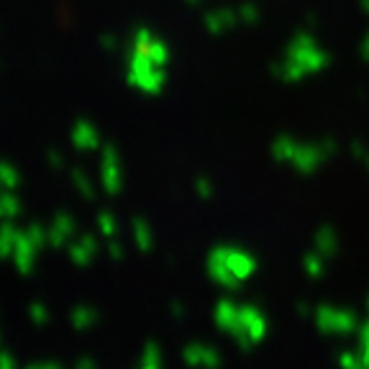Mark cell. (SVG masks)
Wrapping results in <instances>:
<instances>
[{
  "instance_id": "6",
  "label": "cell",
  "mask_w": 369,
  "mask_h": 369,
  "mask_svg": "<svg viewBox=\"0 0 369 369\" xmlns=\"http://www.w3.org/2000/svg\"><path fill=\"white\" fill-rule=\"evenodd\" d=\"M72 141L80 149H95L101 139H98V131L92 128V123H77L75 131H72Z\"/></svg>"
},
{
  "instance_id": "7",
  "label": "cell",
  "mask_w": 369,
  "mask_h": 369,
  "mask_svg": "<svg viewBox=\"0 0 369 369\" xmlns=\"http://www.w3.org/2000/svg\"><path fill=\"white\" fill-rule=\"evenodd\" d=\"M182 357L190 364H218L221 361V357L210 346H187Z\"/></svg>"
},
{
  "instance_id": "4",
  "label": "cell",
  "mask_w": 369,
  "mask_h": 369,
  "mask_svg": "<svg viewBox=\"0 0 369 369\" xmlns=\"http://www.w3.org/2000/svg\"><path fill=\"white\" fill-rule=\"evenodd\" d=\"M103 184H105V190L108 193H118L121 190V184H123V169H121V160H118V154L113 146H105L103 151Z\"/></svg>"
},
{
  "instance_id": "16",
  "label": "cell",
  "mask_w": 369,
  "mask_h": 369,
  "mask_svg": "<svg viewBox=\"0 0 369 369\" xmlns=\"http://www.w3.org/2000/svg\"><path fill=\"white\" fill-rule=\"evenodd\" d=\"M98 223H101V231L105 236H113V231H116V221H113V216L110 213H103L101 218H98Z\"/></svg>"
},
{
  "instance_id": "12",
  "label": "cell",
  "mask_w": 369,
  "mask_h": 369,
  "mask_svg": "<svg viewBox=\"0 0 369 369\" xmlns=\"http://www.w3.org/2000/svg\"><path fill=\"white\" fill-rule=\"evenodd\" d=\"M18 184V172L10 164H3L0 162V187H6V190H13Z\"/></svg>"
},
{
  "instance_id": "3",
  "label": "cell",
  "mask_w": 369,
  "mask_h": 369,
  "mask_svg": "<svg viewBox=\"0 0 369 369\" xmlns=\"http://www.w3.org/2000/svg\"><path fill=\"white\" fill-rule=\"evenodd\" d=\"M254 269H257V261L252 254L234 249V246H221L208 259L210 277L223 287H239L254 275Z\"/></svg>"
},
{
  "instance_id": "9",
  "label": "cell",
  "mask_w": 369,
  "mask_h": 369,
  "mask_svg": "<svg viewBox=\"0 0 369 369\" xmlns=\"http://www.w3.org/2000/svg\"><path fill=\"white\" fill-rule=\"evenodd\" d=\"M95 252H98L95 241H92L90 236H85L83 241H77L75 246H72V259H75V264H90Z\"/></svg>"
},
{
  "instance_id": "10",
  "label": "cell",
  "mask_w": 369,
  "mask_h": 369,
  "mask_svg": "<svg viewBox=\"0 0 369 369\" xmlns=\"http://www.w3.org/2000/svg\"><path fill=\"white\" fill-rule=\"evenodd\" d=\"M18 236H21V231L13 228L10 223L0 226V257H13V249H16V243H18Z\"/></svg>"
},
{
  "instance_id": "8",
  "label": "cell",
  "mask_w": 369,
  "mask_h": 369,
  "mask_svg": "<svg viewBox=\"0 0 369 369\" xmlns=\"http://www.w3.org/2000/svg\"><path fill=\"white\" fill-rule=\"evenodd\" d=\"M72 231H75V221L69 218V216H59L54 221V226L49 228V241L59 246V243H65L72 236Z\"/></svg>"
},
{
  "instance_id": "11",
  "label": "cell",
  "mask_w": 369,
  "mask_h": 369,
  "mask_svg": "<svg viewBox=\"0 0 369 369\" xmlns=\"http://www.w3.org/2000/svg\"><path fill=\"white\" fill-rule=\"evenodd\" d=\"M21 213V203L16 200V195L10 193V190H0V218L3 221H10L13 216Z\"/></svg>"
},
{
  "instance_id": "1",
  "label": "cell",
  "mask_w": 369,
  "mask_h": 369,
  "mask_svg": "<svg viewBox=\"0 0 369 369\" xmlns=\"http://www.w3.org/2000/svg\"><path fill=\"white\" fill-rule=\"evenodd\" d=\"M164 69H167V46L154 39L149 31L136 36L134 54H131V67L128 80L146 92H157L164 85Z\"/></svg>"
},
{
  "instance_id": "15",
  "label": "cell",
  "mask_w": 369,
  "mask_h": 369,
  "mask_svg": "<svg viewBox=\"0 0 369 369\" xmlns=\"http://www.w3.org/2000/svg\"><path fill=\"white\" fill-rule=\"evenodd\" d=\"M141 364L144 367H160L162 364V357H160V349L154 344H149L144 349V357H141Z\"/></svg>"
},
{
  "instance_id": "5",
  "label": "cell",
  "mask_w": 369,
  "mask_h": 369,
  "mask_svg": "<svg viewBox=\"0 0 369 369\" xmlns=\"http://www.w3.org/2000/svg\"><path fill=\"white\" fill-rule=\"evenodd\" d=\"M349 323H352V316L346 311H336V308H328V311L318 313V326L323 331H334V334H346L349 331Z\"/></svg>"
},
{
  "instance_id": "2",
  "label": "cell",
  "mask_w": 369,
  "mask_h": 369,
  "mask_svg": "<svg viewBox=\"0 0 369 369\" xmlns=\"http://www.w3.org/2000/svg\"><path fill=\"white\" fill-rule=\"evenodd\" d=\"M216 323L234 336L241 346L257 344L267 328V320L257 308H252V305L243 308V305H234V302H218Z\"/></svg>"
},
{
  "instance_id": "17",
  "label": "cell",
  "mask_w": 369,
  "mask_h": 369,
  "mask_svg": "<svg viewBox=\"0 0 369 369\" xmlns=\"http://www.w3.org/2000/svg\"><path fill=\"white\" fill-rule=\"evenodd\" d=\"M305 269H308L311 275H320V259L316 257V254H311V257L305 259Z\"/></svg>"
},
{
  "instance_id": "13",
  "label": "cell",
  "mask_w": 369,
  "mask_h": 369,
  "mask_svg": "<svg viewBox=\"0 0 369 369\" xmlns=\"http://www.w3.org/2000/svg\"><path fill=\"white\" fill-rule=\"evenodd\" d=\"M95 318H98V316H95L92 308H80V311L72 316V323H75V328L83 331V328H90L92 323H95Z\"/></svg>"
},
{
  "instance_id": "14",
  "label": "cell",
  "mask_w": 369,
  "mask_h": 369,
  "mask_svg": "<svg viewBox=\"0 0 369 369\" xmlns=\"http://www.w3.org/2000/svg\"><path fill=\"white\" fill-rule=\"evenodd\" d=\"M134 234H136V243H139V249H151V228H149V223L136 221Z\"/></svg>"
}]
</instances>
